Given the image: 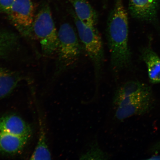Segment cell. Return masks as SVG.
I'll return each mask as SVG.
<instances>
[{"instance_id": "obj_2", "label": "cell", "mask_w": 160, "mask_h": 160, "mask_svg": "<svg viewBox=\"0 0 160 160\" xmlns=\"http://www.w3.org/2000/svg\"><path fill=\"white\" fill-rule=\"evenodd\" d=\"M113 104L116 119L122 121L132 116L148 113L153 107L154 98L148 86L131 81L122 84L116 90Z\"/></svg>"}, {"instance_id": "obj_15", "label": "cell", "mask_w": 160, "mask_h": 160, "mask_svg": "<svg viewBox=\"0 0 160 160\" xmlns=\"http://www.w3.org/2000/svg\"><path fill=\"white\" fill-rule=\"evenodd\" d=\"M109 156L100 148L98 143L94 141L88 149L80 156L81 160H106Z\"/></svg>"}, {"instance_id": "obj_3", "label": "cell", "mask_w": 160, "mask_h": 160, "mask_svg": "<svg viewBox=\"0 0 160 160\" xmlns=\"http://www.w3.org/2000/svg\"><path fill=\"white\" fill-rule=\"evenodd\" d=\"M71 12L79 39L92 63L96 84L98 86L104 62L103 43L101 35L96 27L86 25L78 18L74 12Z\"/></svg>"}, {"instance_id": "obj_12", "label": "cell", "mask_w": 160, "mask_h": 160, "mask_svg": "<svg viewBox=\"0 0 160 160\" xmlns=\"http://www.w3.org/2000/svg\"><path fill=\"white\" fill-rule=\"evenodd\" d=\"M142 57L147 64L150 82L160 83V58L151 48H146L142 52Z\"/></svg>"}, {"instance_id": "obj_11", "label": "cell", "mask_w": 160, "mask_h": 160, "mask_svg": "<svg viewBox=\"0 0 160 160\" xmlns=\"http://www.w3.org/2000/svg\"><path fill=\"white\" fill-rule=\"evenodd\" d=\"M22 80L18 73L0 67V101L11 94Z\"/></svg>"}, {"instance_id": "obj_9", "label": "cell", "mask_w": 160, "mask_h": 160, "mask_svg": "<svg viewBox=\"0 0 160 160\" xmlns=\"http://www.w3.org/2000/svg\"><path fill=\"white\" fill-rule=\"evenodd\" d=\"M30 138L0 132V153L12 155L21 152Z\"/></svg>"}, {"instance_id": "obj_13", "label": "cell", "mask_w": 160, "mask_h": 160, "mask_svg": "<svg viewBox=\"0 0 160 160\" xmlns=\"http://www.w3.org/2000/svg\"><path fill=\"white\" fill-rule=\"evenodd\" d=\"M45 129L42 122L40 121L39 139L30 159L50 160L51 159V154L48 146Z\"/></svg>"}, {"instance_id": "obj_16", "label": "cell", "mask_w": 160, "mask_h": 160, "mask_svg": "<svg viewBox=\"0 0 160 160\" xmlns=\"http://www.w3.org/2000/svg\"><path fill=\"white\" fill-rule=\"evenodd\" d=\"M16 0H0V12L7 14Z\"/></svg>"}, {"instance_id": "obj_5", "label": "cell", "mask_w": 160, "mask_h": 160, "mask_svg": "<svg viewBox=\"0 0 160 160\" xmlns=\"http://www.w3.org/2000/svg\"><path fill=\"white\" fill-rule=\"evenodd\" d=\"M32 32L38 40L45 55H51L57 51L58 34L48 5L44 6L36 16Z\"/></svg>"}, {"instance_id": "obj_8", "label": "cell", "mask_w": 160, "mask_h": 160, "mask_svg": "<svg viewBox=\"0 0 160 160\" xmlns=\"http://www.w3.org/2000/svg\"><path fill=\"white\" fill-rule=\"evenodd\" d=\"M158 8V0H129L130 13L133 17L138 19L154 21Z\"/></svg>"}, {"instance_id": "obj_1", "label": "cell", "mask_w": 160, "mask_h": 160, "mask_svg": "<svg viewBox=\"0 0 160 160\" xmlns=\"http://www.w3.org/2000/svg\"><path fill=\"white\" fill-rule=\"evenodd\" d=\"M128 34L127 11L122 0H116L108 18L106 29L111 66L116 72L127 67L131 63Z\"/></svg>"}, {"instance_id": "obj_4", "label": "cell", "mask_w": 160, "mask_h": 160, "mask_svg": "<svg viewBox=\"0 0 160 160\" xmlns=\"http://www.w3.org/2000/svg\"><path fill=\"white\" fill-rule=\"evenodd\" d=\"M58 34L57 73H59L74 67L77 64L81 55V47L79 37L69 23L62 24Z\"/></svg>"}, {"instance_id": "obj_6", "label": "cell", "mask_w": 160, "mask_h": 160, "mask_svg": "<svg viewBox=\"0 0 160 160\" xmlns=\"http://www.w3.org/2000/svg\"><path fill=\"white\" fill-rule=\"evenodd\" d=\"M34 13V5L32 0H16L7 14L21 32L29 36L32 33Z\"/></svg>"}, {"instance_id": "obj_10", "label": "cell", "mask_w": 160, "mask_h": 160, "mask_svg": "<svg viewBox=\"0 0 160 160\" xmlns=\"http://www.w3.org/2000/svg\"><path fill=\"white\" fill-rule=\"evenodd\" d=\"M73 7L74 12L80 21L89 27H96L98 14L88 0H68Z\"/></svg>"}, {"instance_id": "obj_14", "label": "cell", "mask_w": 160, "mask_h": 160, "mask_svg": "<svg viewBox=\"0 0 160 160\" xmlns=\"http://www.w3.org/2000/svg\"><path fill=\"white\" fill-rule=\"evenodd\" d=\"M18 37L14 33L0 30V58L6 57L17 47Z\"/></svg>"}, {"instance_id": "obj_18", "label": "cell", "mask_w": 160, "mask_h": 160, "mask_svg": "<svg viewBox=\"0 0 160 160\" xmlns=\"http://www.w3.org/2000/svg\"><path fill=\"white\" fill-rule=\"evenodd\" d=\"M148 160H160V155H154L152 156Z\"/></svg>"}, {"instance_id": "obj_7", "label": "cell", "mask_w": 160, "mask_h": 160, "mask_svg": "<svg viewBox=\"0 0 160 160\" xmlns=\"http://www.w3.org/2000/svg\"><path fill=\"white\" fill-rule=\"evenodd\" d=\"M0 132L30 138L32 129L21 117L15 114H10L0 117Z\"/></svg>"}, {"instance_id": "obj_17", "label": "cell", "mask_w": 160, "mask_h": 160, "mask_svg": "<svg viewBox=\"0 0 160 160\" xmlns=\"http://www.w3.org/2000/svg\"><path fill=\"white\" fill-rule=\"evenodd\" d=\"M150 151L153 153H157L160 152V141L152 146L150 149Z\"/></svg>"}]
</instances>
